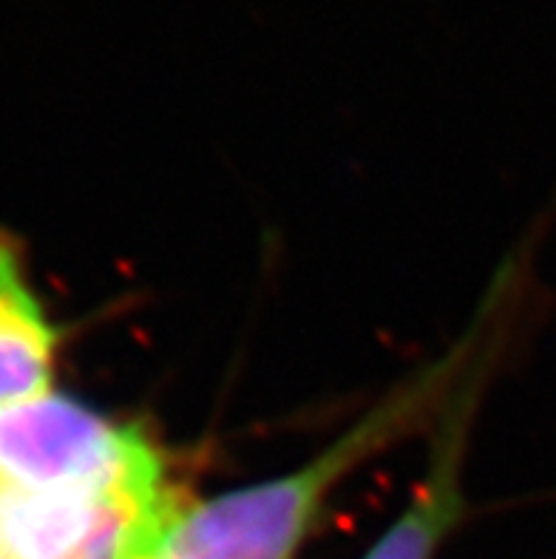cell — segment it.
Here are the masks:
<instances>
[{"label":"cell","mask_w":556,"mask_h":559,"mask_svg":"<svg viewBox=\"0 0 556 559\" xmlns=\"http://www.w3.org/2000/svg\"><path fill=\"white\" fill-rule=\"evenodd\" d=\"M159 500L0 489V559H126Z\"/></svg>","instance_id":"obj_3"},{"label":"cell","mask_w":556,"mask_h":559,"mask_svg":"<svg viewBox=\"0 0 556 559\" xmlns=\"http://www.w3.org/2000/svg\"><path fill=\"white\" fill-rule=\"evenodd\" d=\"M483 353V333H469L296 472L204 500L170 495L142 525L126 559H293L330 491L355 466L449 406L477 372Z\"/></svg>","instance_id":"obj_1"},{"label":"cell","mask_w":556,"mask_h":559,"mask_svg":"<svg viewBox=\"0 0 556 559\" xmlns=\"http://www.w3.org/2000/svg\"><path fill=\"white\" fill-rule=\"evenodd\" d=\"M0 489L137 500L170 491L142 429L111 424L55 392L0 406Z\"/></svg>","instance_id":"obj_2"},{"label":"cell","mask_w":556,"mask_h":559,"mask_svg":"<svg viewBox=\"0 0 556 559\" xmlns=\"http://www.w3.org/2000/svg\"><path fill=\"white\" fill-rule=\"evenodd\" d=\"M57 333L28 287L17 253L0 241V406L49 392Z\"/></svg>","instance_id":"obj_5"},{"label":"cell","mask_w":556,"mask_h":559,"mask_svg":"<svg viewBox=\"0 0 556 559\" xmlns=\"http://www.w3.org/2000/svg\"><path fill=\"white\" fill-rule=\"evenodd\" d=\"M477 386L480 372L465 383L454 406H449L426 480L409 500L401 518L389 525L387 534L369 548L364 559H435L437 548L463 511L460 461H463L465 432L472 424Z\"/></svg>","instance_id":"obj_4"}]
</instances>
